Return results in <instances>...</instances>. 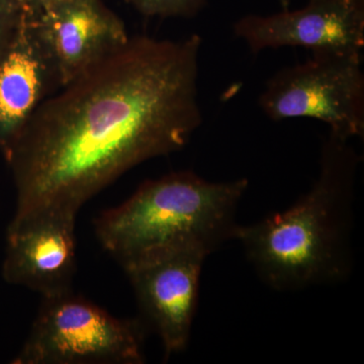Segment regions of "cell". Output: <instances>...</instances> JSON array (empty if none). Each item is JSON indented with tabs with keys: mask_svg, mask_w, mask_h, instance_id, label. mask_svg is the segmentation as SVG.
Segmentation results:
<instances>
[{
	"mask_svg": "<svg viewBox=\"0 0 364 364\" xmlns=\"http://www.w3.org/2000/svg\"><path fill=\"white\" fill-rule=\"evenodd\" d=\"M203 41L146 35L60 87L40 105L4 158L20 221L76 213L129 170L183 149L203 124Z\"/></svg>",
	"mask_w": 364,
	"mask_h": 364,
	"instance_id": "obj_1",
	"label": "cell"
},
{
	"mask_svg": "<svg viewBox=\"0 0 364 364\" xmlns=\"http://www.w3.org/2000/svg\"><path fill=\"white\" fill-rule=\"evenodd\" d=\"M360 155L329 133L311 188L286 210L239 227L236 240L258 277L277 291L343 282L352 270L351 236Z\"/></svg>",
	"mask_w": 364,
	"mask_h": 364,
	"instance_id": "obj_2",
	"label": "cell"
},
{
	"mask_svg": "<svg viewBox=\"0 0 364 364\" xmlns=\"http://www.w3.org/2000/svg\"><path fill=\"white\" fill-rule=\"evenodd\" d=\"M247 178L208 181L172 172L141 184L119 207L95 221L97 239L123 268L160 254L198 249L208 256L236 240L239 203Z\"/></svg>",
	"mask_w": 364,
	"mask_h": 364,
	"instance_id": "obj_3",
	"label": "cell"
},
{
	"mask_svg": "<svg viewBox=\"0 0 364 364\" xmlns=\"http://www.w3.org/2000/svg\"><path fill=\"white\" fill-rule=\"evenodd\" d=\"M142 325L114 317L71 291L45 296L14 364H141Z\"/></svg>",
	"mask_w": 364,
	"mask_h": 364,
	"instance_id": "obj_4",
	"label": "cell"
},
{
	"mask_svg": "<svg viewBox=\"0 0 364 364\" xmlns=\"http://www.w3.org/2000/svg\"><path fill=\"white\" fill-rule=\"evenodd\" d=\"M272 121L317 119L344 140L364 136L361 52H312L304 63L284 67L265 83L258 100Z\"/></svg>",
	"mask_w": 364,
	"mask_h": 364,
	"instance_id": "obj_5",
	"label": "cell"
},
{
	"mask_svg": "<svg viewBox=\"0 0 364 364\" xmlns=\"http://www.w3.org/2000/svg\"><path fill=\"white\" fill-rule=\"evenodd\" d=\"M233 32L254 54L284 47H303L311 52H361L364 0H308L296 11L247 14L234 23Z\"/></svg>",
	"mask_w": 364,
	"mask_h": 364,
	"instance_id": "obj_6",
	"label": "cell"
},
{
	"mask_svg": "<svg viewBox=\"0 0 364 364\" xmlns=\"http://www.w3.org/2000/svg\"><path fill=\"white\" fill-rule=\"evenodd\" d=\"M30 20L54 67L60 87L130 39L124 21L104 0H61Z\"/></svg>",
	"mask_w": 364,
	"mask_h": 364,
	"instance_id": "obj_7",
	"label": "cell"
},
{
	"mask_svg": "<svg viewBox=\"0 0 364 364\" xmlns=\"http://www.w3.org/2000/svg\"><path fill=\"white\" fill-rule=\"evenodd\" d=\"M208 256L198 249H182L124 268L139 305L161 339L166 358L188 346Z\"/></svg>",
	"mask_w": 364,
	"mask_h": 364,
	"instance_id": "obj_8",
	"label": "cell"
},
{
	"mask_svg": "<svg viewBox=\"0 0 364 364\" xmlns=\"http://www.w3.org/2000/svg\"><path fill=\"white\" fill-rule=\"evenodd\" d=\"M76 213L45 210L9 223L2 277L43 298L68 293L76 272Z\"/></svg>",
	"mask_w": 364,
	"mask_h": 364,
	"instance_id": "obj_9",
	"label": "cell"
},
{
	"mask_svg": "<svg viewBox=\"0 0 364 364\" xmlns=\"http://www.w3.org/2000/svg\"><path fill=\"white\" fill-rule=\"evenodd\" d=\"M59 88L54 67L26 16L0 56V152L4 156L40 105Z\"/></svg>",
	"mask_w": 364,
	"mask_h": 364,
	"instance_id": "obj_10",
	"label": "cell"
},
{
	"mask_svg": "<svg viewBox=\"0 0 364 364\" xmlns=\"http://www.w3.org/2000/svg\"><path fill=\"white\" fill-rule=\"evenodd\" d=\"M146 18H193L207 6L208 0H127Z\"/></svg>",
	"mask_w": 364,
	"mask_h": 364,
	"instance_id": "obj_11",
	"label": "cell"
},
{
	"mask_svg": "<svg viewBox=\"0 0 364 364\" xmlns=\"http://www.w3.org/2000/svg\"><path fill=\"white\" fill-rule=\"evenodd\" d=\"M26 16L16 0H0V56L11 45Z\"/></svg>",
	"mask_w": 364,
	"mask_h": 364,
	"instance_id": "obj_12",
	"label": "cell"
},
{
	"mask_svg": "<svg viewBox=\"0 0 364 364\" xmlns=\"http://www.w3.org/2000/svg\"><path fill=\"white\" fill-rule=\"evenodd\" d=\"M16 1L23 9L26 16L33 18L48 7L61 1V0H16Z\"/></svg>",
	"mask_w": 364,
	"mask_h": 364,
	"instance_id": "obj_13",
	"label": "cell"
},
{
	"mask_svg": "<svg viewBox=\"0 0 364 364\" xmlns=\"http://www.w3.org/2000/svg\"><path fill=\"white\" fill-rule=\"evenodd\" d=\"M279 2L282 9H289L293 0H279Z\"/></svg>",
	"mask_w": 364,
	"mask_h": 364,
	"instance_id": "obj_14",
	"label": "cell"
}]
</instances>
